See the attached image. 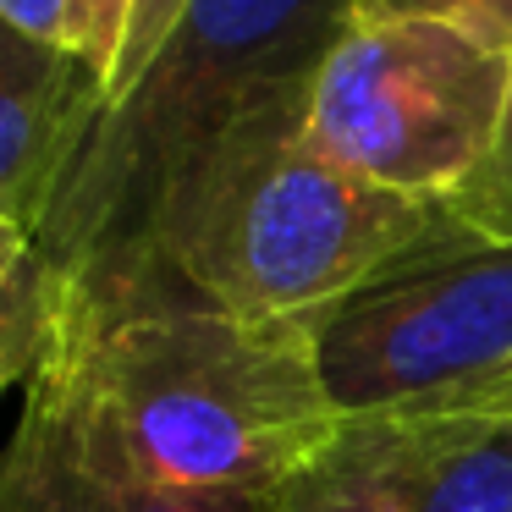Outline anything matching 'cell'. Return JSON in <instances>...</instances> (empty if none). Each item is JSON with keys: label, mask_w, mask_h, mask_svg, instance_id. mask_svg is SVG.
I'll list each match as a JSON object with an SVG mask.
<instances>
[{"label": "cell", "mask_w": 512, "mask_h": 512, "mask_svg": "<svg viewBox=\"0 0 512 512\" xmlns=\"http://www.w3.org/2000/svg\"><path fill=\"white\" fill-rule=\"evenodd\" d=\"M309 94L270 105L204 149L160 199L138 259L72 298V320L133 309H215L232 320H303L408 254L446 204L353 177L303 133Z\"/></svg>", "instance_id": "6da1fadb"}, {"label": "cell", "mask_w": 512, "mask_h": 512, "mask_svg": "<svg viewBox=\"0 0 512 512\" xmlns=\"http://www.w3.org/2000/svg\"><path fill=\"white\" fill-rule=\"evenodd\" d=\"M34 391L94 452L171 490L270 496L342 430L298 320L215 309L67 314Z\"/></svg>", "instance_id": "7a4b0ae2"}, {"label": "cell", "mask_w": 512, "mask_h": 512, "mask_svg": "<svg viewBox=\"0 0 512 512\" xmlns=\"http://www.w3.org/2000/svg\"><path fill=\"white\" fill-rule=\"evenodd\" d=\"M358 28V0H188L133 89L105 105L39 248L72 298L138 259L171 182L226 133L314 89Z\"/></svg>", "instance_id": "3957f363"}, {"label": "cell", "mask_w": 512, "mask_h": 512, "mask_svg": "<svg viewBox=\"0 0 512 512\" xmlns=\"http://www.w3.org/2000/svg\"><path fill=\"white\" fill-rule=\"evenodd\" d=\"M342 419L512 408V232L446 204L435 232L298 320Z\"/></svg>", "instance_id": "277c9868"}, {"label": "cell", "mask_w": 512, "mask_h": 512, "mask_svg": "<svg viewBox=\"0 0 512 512\" xmlns=\"http://www.w3.org/2000/svg\"><path fill=\"white\" fill-rule=\"evenodd\" d=\"M512 56L452 23H358L320 67L303 133L402 199L457 204L496 166Z\"/></svg>", "instance_id": "5b68a950"}, {"label": "cell", "mask_w": 512, "mask_h": 512, "mask_svg": "<svg viewBox=\"0 0 512 512\" xmlns=\"http://www.w3.org/2000/svg\"><path fill=\"white\" fill-rule=\"evenodd\" d=\"M111 105L94 56L28 34L0 17V215L45 232L78 155Z\"/></svg>", "instance_id": "8992f818"}, {"label": "cell", "mask_w": 512, "mask_h": 512, "mask_svg": "<svg viewBox=\"0 0 512 512\" xmlns=\"http://www.w3.org/2000/svg\"><path fill=\"white\" fill-rule=\"evenodd\" d=\"M0 512H265L243 490H171L94 452L45 391H23L12 435L0 441Z\"/></svg>", "instance_id": "52a82bcc"}, {"label": "cell", "mask_w": 512, "mask_h": 512, "mask_svg": "<svg viewBox=\"0 0 512 512\" xmlns=\"http://www.w3.org/2000/svg\"><path fill=\"white\" fill-rule=\"evenodd\" d=\"M402 512H512V419L413 413L391 419Z\"/></svg>", "instance_id": "ba28073f"}, {"label": "cell", "mask_w": 512, "mask_h": 512, "mask_svg": "<svg viewBox=\"0 0 512 512\" xmlns=\"http://www.w3.org/2000/svg\"><path fill=\"white\" fill-rule=\"evenodd\" d=\"M72 287L34 232L0 215V397L34 386V375L61 347Z\"/></svg>", "instance_id": "9c48e42d"}, {"label": "cell", "mask_w": 512, "mask_h": 512, "mask_svg": "<svg viewBox=\"0 0 512 512\" xmlns=\"http://www.w3.org/2000/svg\"><path fill=\"white\" fill-rule=\"evenodd\" d=\"M265 512H402L391 419H342L331 446L265 496Z\"/></svg>", "instance_id": "30bf717a"}, {"label": "cell", "mask_w": 512, "mask_h": 512, "mask_svg": "<svg viewBox=\"0 0 512 512\" xmlns=\"http://www.w3.org/2000/svg\"><path fill=\"white\" fill-rule=\"evenodd\" d=\"M452 23L512 56V0H358V23Z\"/></svg>", "instance_id": "8fae6325"}, {"label": "cell", "mask_w": 512, "mask_h": 512, "mask_svg": "<svg viewBox=\"0 0 512 512\" xmlns=\"http://www.w3.org/2000/svg\"><path fill=\"white\" fill-rule=\"evenodd\" d=\"M188 0H133V23H127V45L116 56V72H111V100L133 89V78L149 67V56L160 50V39L171 34V23L182 17Z\"/></svg>", "instance_id": "7c38bea8"}, {"label": "cell", "mask_w": 512, "mask_h": 512, "mask_svg": "<svg viewBox=\"0 0 512 512\" xmlns=\"http://www.w3.org/2000/svg\"><path fill=\"white\" fill-rule=\"evenodd\" d=\"M0 17L39 39H50V45L83 50V0H0Z\"/></svg>", "instance_id": "4fadbf2b"}, {"label": "cell", "mask_w": 512, "mask_h": 512, "mask_svg": "<svg viewBox=\"0 0 512 512\" xmlns=\"http://www.w3.org/2000/svg\"><path fill=\"white\" fill-rule=\"evenodd\" d=\"M457 210L485 221V226H496V232H512V111H507V133H501L496 166L485 171V182H479L468 199H457Z\"/></svg>", "instance_id": "5bb4252c"}, {"label": "cell", "mask_w": 512, "mask_h": 512, "mask_svg": "<svg viewBox=\"0 0 512 512\" xmlns=\"http://www.w3.org/2000/svg\"><path fill=\"white\" fill-rule=\"evenodd\" d=\"M127 23H133V0H83V50L105 67V78L116 72V56L127 45Z\"/></svg>", "instance_id": "9a60e30c"}]
</instances>
